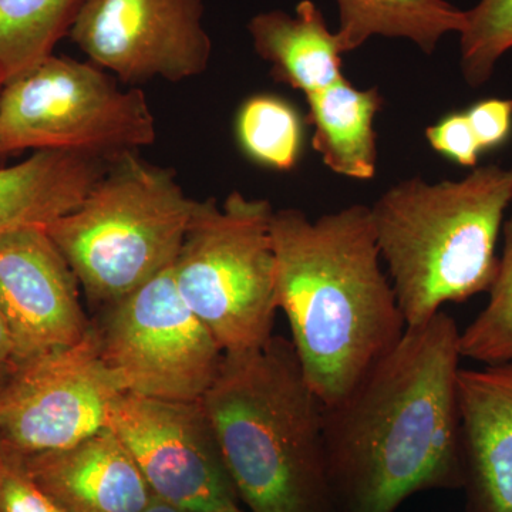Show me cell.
I'll use <instances>...</instances> for the list:
<instances>
[{"instance_id": "2e32d148", "label": "cell", "mask_w": 512, "mask_h": 512, "mask_svg": "<svg viewBox=\"0 0 512 512\" xmlns=\"http://www.w3.org/2000/svg\"><path fill=\"white\" fill-rule=\"evenodd\" d=\"M248 30L256 53L271 64L272 76L305 97L346 79L338 35L330 32L312 0L299 2L293 15L259 13L249 20Z\"/></svg>"}, {"instance_id": "ac0fdd59", "label": "cell", "mask_w": 512, "mask_h": 512, "mask_svg": "<svg viewBox=\"0 0 512 512\" xmlns=\"http://www.w3.org/2000/svg\"><path fill=\"white\" fill-rule=\"evenodd\" d=\"M336 5V35L345 55L373 36L410 40L433 55L444 36L461 35L467 25L466 10L447 0H336Z\"/></svg>"}, {"instance_id": "44dd1931", "label": "cell", "mask_w": 512, "mask_h": 512, "mask_svg": "<svg viewBox=\"0 0 512 512\" xmlns=\"http://www.w3.org/2000/svg\"><path fill=\"white\" fill-rule=\"evenodd\" d=\"M503 235V256L487 306L460 330L461 357L484 366L512 363V220L505 222Z\"/></svg>"}, {"instance_id": "8992f818", "label": "cell", "mask_w": 512, "mask_h": 512, "mask_svg": "<svg viewBox=\"0 0 512 512\" xmlns=\"http://www.w3.org/2000/svg\"><path fill=\"white\" fill-rule=\"evenodd\" d=\"M271 202L234 191L218 204L195 202L173 265L178 292L224 355H241L274 338L275 251Z\"/></svg>"}, {"instance_id": "d6986e66", "label": "cell", "mask_w": 512, "mask_h": 512, "mask_svg": "<svg viewBox=\"0 0 512 512\" xmlns=\"http://www.w3.org/2000/svg\"><path fill=\"white\" fill-rule=\"evenodd\" d=\"M86 0H0V74L8 80L53 55Z\"/></svg>"}, {"instance_id": "d4e9b609", "label": "cell", "mask_w": 512, "mask_h": 512, "mask_svg": "<svg viewBox=\"0 0 512 512\" xmlns=\"http://www.w3.org/2000/svg\"><path fill=\"white\" fill-rule=\"evenodd\" d=\"M481 151L500 147L512 130V100L487 99L478 101L466 111Z\"/></svg>"}, {"instance_id": "4fadbf2b", "label": "cell", "mask_w": 512, "mask_h": 512, "mask_svg": "<svg viewBox=\"0 0 512 512\" xmlns=\"http://www.w3.org/2000/svg\"><path fill=\"white\" fill-rule=\"evenodd\" d=\"M467 512H512V363L457 377Z\"/></svg>"}, {"instance_id": "5b68a950", "label": "cell", "mask_w": 512, "mask_h": 512, "mask_svg": "<svg viewBox=\"0 0 512 512\" xmlns=\"http://www.w3.org/2000/svg\"><path fill=\"white\" fill-rule=\"evenodd\" d=\"M195 202L171 168L126 151L46 231L87 296L111 306L174 265Z\"/></svg>"}, {"instance_id": "4316f807", "label": "cell", "mask_w": 512, "mask_h": 512, "mask_svg": "<svg viewBox=\"0 0 512 512\" xmlns=\"http://www.w3.org/2000/svg\"><path fill=\"white\" fill-rule=\"evenodd\" d=\"M143 512H185L180 510V508L174 507V505L165 503V501L160 500V498H154L153 503L148 505L146 510Z\"/></svg>"}, {"instance_id": "ba28073f", "label": "cell", "mask_w": 512, "mask_h": 512, "mask_svg": "<svg viewBox=\"0 0 512 512\" xmlns=\"http://www.w3.org/2000/svg\"><path fill=\"white\" fill-rule=\"evenodd\" d=\"M110 308L97 333L101 355L121 390L200 402L224 352L178 292L173 266Z\"/></svg>"}, {"instance_id": "f546056e", "label": "cell", "mask_w": 512, "mask_h": 512, "mask_svg": "<svg viewBox=\"0 0 512 512\" xmlns=\"http://www.w3.org/2000/svg\"><path fill=\"white\" fill-rule=\"evenodd\" d=\"M511 220H512V218H511Z\"/></svg>"}, {"instance_id": "6da1fadb", "label": "cell", "mask_w": 512, "mask_h": 512, "mask_svg": "<svg viewBox=\"0 0 512 512\" xmlns=\"http://www.w3.org/2000/svg\"><path fill=\"white\" fill-rule=\"evenodd\" d=\"M460 359L456 319L440 311L325 406L336 512H396L414 494L463 490Z\"/></svg>"}, {"instance_id": "7402d4cb", "label": "cell", "mask_w": 512, "mask_h": 512, "mask_svg": "<svg viewBox=\"0 0 512 512\" xmlns=\"http://www.w3.org/2000/svg\"><path fill=\"white\" fill-rule=\"evenodd\" d=\"M460 35L461 72L470 86H483L501 57L512 49V0H478L466 10Z\"/></svg>"}, {"instance_id": "30bf717a", "label": "cell", "mask_w": 512, "mask_h": 512, "mask_svg": "<svg viewBox=\"0 0 512 512\" xmlns=\"http://www.w3.org/2000/svg\"><path fill=\"white\" fill-rule=\"evenodd\" d=\"M109 429L136 461L151 491L185 512L239 507V497L201 402L123 393Z\"/></svg>"}, {"instance_id": "3957f363", "label": "cell", "mask_w": 512, "mask_h": 512, "mask_svg": "<svg viewBox=\"0 0 512 512\" xmlns=\"http://www.w3.org/2000/svg\"><path fill=\"white\" fill-rule=\"evenodd\" d=\"M239 501L251 512H336L325 444V404L292 342L224 355L200 400Z\"/></svg>"}, {"instance_id": "8fae6325", "label": "cell", "mask_w": 512, "mask_h": 512, "mask_svg": "<svg viewBox=\"0 0 512 512\" xmlns=\"http://www.w3.org/2000/svg\"><path fill=\"white\" fill-rule=\"evenodd\" d=\"M204 0H86L69 35L124 83L183 82L210 63Z\"/></svg>"}, {"instance_id": "ffe728a7", "label": "cell", "mask_w": 512, "mask_h": 512, "mask_svg": "<svg viewBox=\"0 0 512 512\" xmlns=\"http://www.w3.org/2000/svg\"><path fill=\"white\" fill-rule=\"evenodd\" d=\"M237 138L252 161L276 171H289L301 157L303 130L298 111L281 97L258 94L239 107Z\"/></svg>"}, {"instance_id": "83f0119b", "label": "cell", "mask_w": 512, "mask_h": 512, "mask_svg": "<svg viewBox=\"0 0 512 512\" xmlns=\"http://www.w3.org/2000/svg\"><path fill=\"white\" fill-rule=\"evenodd\" d=\"M220 512H244L241 510V508L239 507H234V508H229V510H224V511H220Z\"/></svg>"}, {"instance_id": "603a6c76", "label": "cell", "mask_w": 512, "mask_h": 512, "mask_svg": "<svg viewBox=\"0 0 512 512\" xmlns=\"http://www.w3.org/2000/svg\"><path fill=\"white\" fill-rule=\"evenodd\" d=\"M0 512H66L37 484L25 456L0 441Z\"/></svg>"}, {"instance_id": "f1b7e54d", "label": "cell", "mask_w": 512, "mask_h": 512, "mask_svg": "<svg viewBox=\"0 0 512 512\" xmlns=\"http://www.w3.org/2000/svg\"><path fill=\"white\" fill-rule=\"evenodd\" d=\"M3 83H5V80H3L2 74H0V92H2Z\"/></svg>"}, {"instance_id": "e0dca14e", "label": "cell", "mask_w": 512, "mask_h": 512, "mask_svg": "<svg viewBox=\"0 0 512 512\" xmlns=\"http://www.w3.org/2000/svg\"><path fill=\"white\" fill-rule=\"evenodd\" d=\"M305 99L312 147L326 167L343 177L372 180L377 168L373 124L384 101L377 87L360 90L345 79Z\"/></svg>"}, {"instance_id": "9c48e42d", "label": "cell", "mask_w": 512, "mask_h": 512, "mask_svg": "<svg viewBox=\"0 0 512 512\" xmlns=\"http://www.w3.org/2000/svg\"><path fill=\"white\" fill-rule=\"evenodd\" d=\"M123 393L90 328L76 345L29 360L0 383V441L23 456L72 447L109 427Z\"/></svg>"}, {"instance_id": "52a82bcc", "label": "cell", "mask_w": 512, "mask_h": 512, "mask_svg": "<svg viewBox=\"0 0 512 512\" xmlns=\"http://www.w3.org/2000/svg\"><path fill=\"white\" fill-rule=\"evenodd\" d=\"M156 137L146 96L120 89L92 62L50 55L10 77L0 92V156L67 150L114 158Z\"/></svg>"}, {"instance_id": "277c9868", "label": "cell", "mask_w": 512, "mask_h": 512, "mask_svg": "<svg viewBox=\"0 0 512 512\" xmlns=\"http://www.w3.org/2000/svg\"><path fill=\"white\" fill-rule=\"evenodd\" d=\"M511 202L512 168L485 165L457 181H400L370 207L407 328L490 291Z\"/></svg>"}, {"instance_id": "9a60e30c", "label": "cell", "mask_w": 512, "mask_h": 512, "mask_svg": "<svg viewBox=\"0 0 512 512\" xmlns=\"http://www.w3.org/2000/svg\"><path fill=\"white\" fill-rule=\"evenodd\" d=\"M113 158L67 150L35 151L0 167V237L47 228L79 207Z\"/></svg>"}, {"instance_id": "7a4b0ae2", "label": "cell", "mask_w": 512, "mask_h": 512, "mask_svg": "<svg viewBox=\"0 0 512 512\" xmlns=\"http://www.w3.org/2000/svg\"><path fill=\"white\" fill-rule=\"evenodd\" d=\"M278 308L303 375L325 406L339 402L400 342L406 320L382 269L372 211L355 204L309 220L274 212Z\"/></svg>"}, {"instance_id": "5bb4252c", "label": "cell", "mask_w": 512, "mask_h": 512, "mask_svg": "<svg viewBox=\"0 0 512 512\" xmlns=\"http://www.w3.org/2000/svg\"><path fill=\"white\" fill-rule=\"evenodd\" d=\"M37 484L66 512H143L156 495L107 427L72 447L25 456Z\"/></svg>"}, {"instance_id": "7c38bea8", "label": "cell", "mask_w": 512, "mask_h": 512, "mask_svg": "<svg viewBox=\"0 0 512 512\" xmlns=\"http://www.w3.org/2000/svg\"><path fill=\"white\" fill-rule=\"evenodd\" d=\"M77 282L46 228L0 237V312L12 333L16 367L87 335Z\"/></svg>"}, {"instance_id": "484cf974", "label": "cell", "mask_w": 512, "mask_h": 512, "mask_svg": "<svg viewBox=\"0 0 512 512\" xmlns=\"http://www.w3.org/2000/svg\"><path fill=\"white\" fill-rule=\"evenodd\" d=\"M15 345L5 316L0 312V383L15 370Z\"/></svg>"}, {"instance_id": "cb8c5ba5", "label": "cell", "mask_w": 512, "mask_h": 512, "mask_svg": "<svg viewBox=\"0 0 512 512\" xmlns=\"http://www.w3.org/2000/svg\"><path fill=\"white\" fill-rule=\"evenodd\" d=\"M426 138L431 148L463 167L476 168L483 153L471 128L466 111H456L427 128Z\"/></svg>"}]
</instances>
